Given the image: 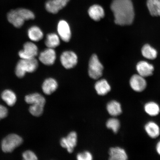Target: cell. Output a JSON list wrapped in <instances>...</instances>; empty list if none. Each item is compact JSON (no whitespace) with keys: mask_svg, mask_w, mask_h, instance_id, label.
<instances>
[{"mask_svg":"<svg viewBox=\"0 0 160 160\" xmlns=\"http://www.w3.org/2000/svg\"><path fill=\"white\" fill-rule=\"evenodd\" d=\"M109 155V160H126L128 159V156L125 150L119 147L110 148Z\"/></svg>","mask_w":160,"mask_h":160,"instance_id":"cell-15","label":"cell"},{"mask_svg":"<svg viewBox=\"0 0 160 160\" xmlns=\"http://www.w3.org/2000/svg\"><path fill=\"white\" fill-rule=\"evenodd\" d=\"M147 5L151 15L160 17V0H147Z\"/></svg>","mask_w":160,"mask_h":160,"instance_id":"cell-21","label":"cell"},{"mask_svg":"<svg viewBox=\"0 0 160 160\" xmlns=\"http://www.w3.org/2000/svg\"><path fill=\"white\" fill-rule=\"evenodd\" d=\"M107 110L109 114L114 117L120 115L122 112L121 104L115 101H111L108 103Z\"/></svg>","mask_w":160,"mask_h":160,"instance_id":"cell-24","label":"cell"},{"mask_svg":"<svg viewBox=\"0 0 160 160\" xmlns=\"http://www.w3.org/2000/svg\"><path fill=\"white\" fill-rule=\"evenodd\" d=\"M1 97L3 101L9 107L14 105L17 101L16 94L11 90H4L1 93Z\"/></svg>","mask_w":160,"mask_h":160,"instance_id":"cell-17","label":"cell"},{"mask_svg":"<svg viewBox=\"0 0 160 160\" xmlns=\"http://www.w3.org/2000/svg\"><path fill=\"white\" fill-rule=\"evenodd\" d=\"M103 69L97 56L94 54L89 61L88 74L90 77L93 79H99L102 75Z\"/></svg>","mask_w":160,"mask_h":160,"instance_id":"cell-4","label":"cell"},{"mask_svg":"<svg viewBox=\"0 0 160 160\" xmlns=\"http://www.w3.org/2000/svg\"><path fill=\"white\" fill-rule=\"evenodd\" d=\"M38 47L35 43L28 42L24 44L23 49L19 52L18 55L21 59L34 58L38 55Z\"/></svg>","mask_w":160,"mask_h":160,"instance_id":"cell-7","label":"cell"},{"mask_svg":"<svg viewBox=\"0 0 160 160\" xmlns=\"http://www.w3.org/2000/svg\"><path fill=\"white\" fill-rule=\"evenodd\" d=\"M58 87V84L56 80L52 78H49L46 79L42 86L43 93L47 95L51 94L56 90Z\"/></svg>","mask_w":160,"mask_h":160,"instance_id":"cell-16","label":"cell"},{"mask_svg":"<svg viewBox=\"0 0 160 160\" xmlns=\"http://www.w3.org/2000/svg\"><path fill=\"white\" fill-rule=\"evenodd\" d=\"M25 101L30 105L41 104L44 105L46 102L45 98L38 93H34L27 95L25 98Z\"/></svg>","mask_w":160,"mask_h":160,"instance_id":"cell-19","label":"cell"},{"mask_svg":"<svg viewBox=\"0 0 160 160\" xmlns=\"http://www.w3.org/2000/svg\"><path fill=\"white\" fill-rule=\"evenodd\" d=\"M77 159L78 160H91L93 159V157L90 152L85 151L78 154Z\"/></svg>","mask_w":160,"mask_h":160,"instance_id":"cell-29","label":"cell"},{"mask_svg":"<svg viewBox=\"0 0 160 160\" xmlns=\"http://www.w3.org/2000/svg\"><path fill=\"white\" fill-rule=\"evenodd\" d=\"M137 70L139 75L145 78L152 75L154 68L148 62L142 61L137 63Z\"/></svg>","mask_w":160,"mask_h":160,"instance_id":"cell-13","label":"cell"},{"mask_svg":"<svg viewBox=\"0 0 160 160\" xmlns=\"http://www.w3.org/2000/svg\"><path fill=\"white\" fill-rule=\"evenodd\" d=\"M8 109L5 106L0 105V120L5 118L7 117Z\"/></svg>","mask_w":160,"mask_h":160,"instance_id":"cell-31","label":"cell"},{"mask_svg":"<svg viewBox=\"0 0 160 160\" xmlns=\"http://www.w3.org/2000/svg\"><path fill=\"white\" fill-rule=\"evenodd\" d=\"M38 67V62L35 58L29 59H21L18 62L15 69V73L18 78L24 77L26 73H32Z\"/></svg>","mask_w":160,"mask_h":160,"instance_id":"cell-2","label":"cell"},{"mask_svg":"<svg viewBox=\"0 0 160 160\" xmlns=\"http://www.w3.org/2000/svg\"><path fill=\"white\" fill-rule=\"evenodd\" d=\"M28 35L32 41L38 42L43 39V33L41 29L37 26L30 28L28 31Z\"/></svg>","mask_w":160,"mask_h":160,"instance_id":"cell-20","label":"cell"},{"mask_svg":"<svg viewBox=\"0 0 160 160\" xmlns=\"http://www.w3.org/2000/svg\"><path fill=\"white\" fill-rule=\"evenodd\" d=\"M142 53L146 58L153 60L157 57L158 52L157 50L149 44H146L142 48Z\"/></svg>","mask_w":160,"mask_h":160,"instance_id":"cell-25","label":"cell"},{"mask_svg":"<svg viewBox=\"0 0 160 160\" xmlns=\"http://www.w3.org/2000/svg\"><path fill=\"white\" fill-rule=\"evenodd\" d=\"M23 139L16 134H11L3 139L1 143L2 149L5 153L13 152L23 143Z\"/></svg>","mask_w":160,"mask_h":160,"instance_id":"cell-3","label":"cell"},{"mask_svg":"<svg viewBox=\"0 0 160 160\" xmlns=\"http://www.w3.org/2000/svg\"><path fill=\"white\" fill-rule=\"evenodd\" d=\"M44 107V105L41 104L31 105L29 108L30 113L35 117H39L43 112Z\"/></svg>","mask_w":160,"mask_h":160,"instance_id":"cell-27","label":"cell"},{"mask_svg":"<svg viewBox=\"0 0 160 160\" xmlns=\"http://www.w3.org/2000/svg\"><path fill=\"white\" fill-rule=\"evenodd\" d=\"M23 159L25 160H37V156L35 153L31 151H27L24 152L22 154Z\"/></svg>","mask_w":160,"mask_h":160,"instance_id":"cell-30","label":"cell"},{"mask_svg":"<svg viewBox=\"0 0 160 160\" xmlns=\"http://www.w3.org/2000/svg\"><path fill=\"white\" fill-rule=\"evenodd\" d=\"M108 128L112 130L115 133H117L120 128V123L118 120L116 118L109 119L106 124Z\"/></svg>","mask_w":160,"mask_h":160,"instance_id":"cell-28","label":"cell"},{"mask_svg":"<svg viewBox=\"0 0 160 160\" xmlns=\"http://www.w3.org/2000/svg\"><path fill=\"white\" fill-rule=\"evenodd\" d=\"M57 31L59 37L64 42H68L71 37V28L68 23L65 20L59 22L57 26Z\"/></svg>","mask_w":160,"mask_h":160,"instance_id":"cell-9","label":"cell"},{"mask_svg":"<svg viewBox=\"0 0 160 160\" xmlns=\"http://www.w3.org/2000/svg\"><path fill=\"white\" fill-rule=\"evenodd\" d=\"M45 44L50 48L54 49L58 47L60 44L59 36L55 33L48 34L47 36Z\"/></svg>","mask_w":160,"mask_h":160,"instance_id":"cell-23","label":"cell"},{"mask_svg":"<svg viewBox=\"0 0 160 160\" xmlns=\"http://www.w3.org/2000/svg\"><path fill=\"white\" fill-rule=\"evenodd\" d=\"M88 13L90 17L95 21H99L105 16L103 8L98 5L91 6L88 11Z\"/></svg>","mask_w":160,"mask_h":160,"instance_id":"cell-14","label":"cell"},{"mask_svg":"<svg viewBox=\"0 0 160 160\" xmlns=\"http://www.w3.org/2000/svg\"><path fill=\"white\" fill-rule=\"evenodd\" d=\"M144 108L146 113L151 116L157 115L160 111L159 105L154 102H149L146 103Z\"/></svg>","mask_w":160,"mask_h":160,"instance_id":"cell-26","label":"cell"},{"mask_svg":"<svg viewBox=\"0 0 160 160\" xmlns=\"http://www.w3.org/2000/svg\"><path fill=\"white\" fill-rule=\"evenodd\" d=\"M145 130L148 135L153 138L158 137L160 131L159 126L153 122H150L145 126Z\"/></svg>","mask_w":160,"mask_h":160,"instance_id":"cell-22","label":"cell"},{"mask_svg":"<svg viewBox=\"0 0 160 160\" xmlns=\"http://www.w3.org/2000/svg\"><path fill=\"white\" fill-rule=\"evenodd\" d=\"M70 0H49L45 5L46 9L49 12L57 14L65 8Z\"/></svg>","mask_w":160,"mask_h":160,"instance_id":"cell-10","label":"cell"},{"mask_svg":"<svg viewBox=\"0 0 160 160\" xmlns=\"http://www.w3.org/2000/svg\"><path fill=\"white\" fill-rule=\"evenodd\" d=\"M7 19L10 23L17 28H21L26 21L22 8L11 10L7 14Z\"/></svg>","mask_w":160,"mask_h":160,"instance_id":"cell-5","label":"cell"},{"mask_svg":"<svg viewBox=\"0 0 160 160\" xmlns=\"http://www.w3.org/2000/svg\"><path fill=\"white\" fill-rule=\"evenodd\" d=\"M110 8L113 13L116 24L125 26L132 23L135 12L132 0H112Z\"/></svg>","mask_w":160,"mask_h":160,"instance_id":"cell-1","label":"cell"},{"mask_svg":"<svg viewBox=\"0 0 160 160\" xmlns=\"http://www.w3.org/2000/svg\"><path fill=\"white\" fill-rule=\"evenodd\" d=\"M95 89L99 95H105L111 91V86L107 80L102 79L98 81L96 83Z\"/></svg>","mask_w":160,"mask_h":160,"instance_id":"cell-18","label":"cell"},{"mask_svg":"<svg viewBox=\"0 0 160 160\" xmlns=\"http://www.w3.org/2000/svg\"><path fill=\"white\" fill-rule=\"evenodd\" d=\"M56 57L57 55L55 50L48 48L40 53L39 60L44 65L51 66L55 63Z\"/></svg>","mask_w":160,"mask_h":160,"instance_id":"cell-11","label":"cell"},{"mask_svg":"<svg viewBox=\"0 0 160 160\" xmlns=\"http://www.w3.org/2000/svg\"><path fill=\"white\" fill-rule=\"evenodd\" d=\"M156 148H157V152L160 155V141L158 143Z\"/></svg>","mask_w":160,"mask_h":160,"instance_id":"cell-32","label":"cell"},{"mask_svg":"<svg viewBox=\"0 0 160 160\" xmlns=\"http://www.w3.org/2000/svg\"><path fill=\"white\" fill-rule=\"evenodd\" d=\"M77 135L75 132H72L66 138H62L60 144L62 147L67 149L68 152L71 153L77 145Z\"/></svg>","mask_w":160,"mask_h":160,"instance_id":"cell-8","label":"cell"},{"mask_svg":"<svg viewBox=\"0 0 160 160\" xmlns=\"http://www.w3.org/2000/svg\"><path fill=\"white\" fill-rule=\"evenodd\" d=\"M60 61L62 65L65 68L72 69L77 65L78 56L73 51H65L62 53L60 57Z\"/></svg>","mask_w":160,"mask_h":160,"instance_id":"cell-6","label":"cell"},{"mask_svg":"<svg viewBox=\"0 0 160 160\" xmlns=\"http://www.w3.org/2000/svg\"><path fill=\"white\" fill-rule=\"evenodd\" d=\"M130 84L134 91L141 92L146 88L147 83L144 77L139 75L135 74L132 76L130 79Z\"/></svg>","mask_w":160,"mask_h":160,"instance_id":"cell-12","label":"cell"}]
</instances>
